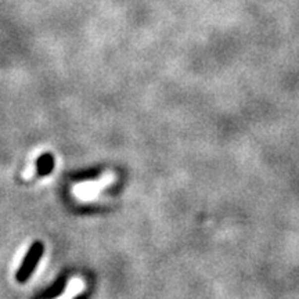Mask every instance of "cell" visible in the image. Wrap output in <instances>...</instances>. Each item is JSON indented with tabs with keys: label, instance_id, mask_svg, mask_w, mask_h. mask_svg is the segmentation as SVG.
Wrapping results in <instances>:
<instances>
[{
	"label": "cell",
	"instance_id": "obj_2",
	"mask_svg": "<svg viewBox=\"0 0 299 299\" xmlns=\"http://www.w3.org/2000/svg\"><path fill=\"white\" fill-rule=\"evenodd\" d=\"M66 283H68V274H66L65 272L61 273L60 276L56 279V281H54L52 286L47 287L43 293L38 294L36 297L42 299L56 298V297H59V295H61V294L64 293V290H65L66 287Z\"/></svg>",
	"mask_w": 299,
	"mask_h": 299
},
{
	"label": "cell",
	"instance_id": "obj_1",
	"mask_svg": "<svg viewBox=\"0 0 299 299\" xmlns=\"http://www.w3.org/2000/svg\"><path fill=\"white\" fill-rule=\"evenodd\" d=\"M43 253H45V245L42 241H35L32 245L29 246L25 258L22 259L18 270L15 273V280L18 283H21V284L27 283L29 277L32 276V273L36 270Z\"/></svg>",
	"mask_w": 299,
	"mask_h": 299
},
{
	"label": "cell",
	"instance_id": "obj_3",
	"mask_svg": "<svg viewBox=\"0 0 299 299\" xmlns=\"http://www.w3.org/2000/svg\"><path fill=\"white\" fill-rule=\"evenodd\" d=\"M54 157L50 153H45L40 155L36 161V172L39 176H47L53 172Z\"/></svg>",
	"mask_w": 299,
	"mask_h": 299
},
{
	"label": "cell",
	"instance_id": "obj_4",
	"mask_svg": "<svg viewBox=\"0 0 299 299\" xmlns=\"http://www.w3.org/2000/svg\"><path fill=\"white\" fill-rule=\"evenodd\" d=\"M99 171L97 169H90V171H85V172H79L76 173L73 176V180H79V181H83V180H92V179H97L99 176Z\"/></svg>",
	"mask_w": 299,
	"mask_h": 299
}]
</instances>
